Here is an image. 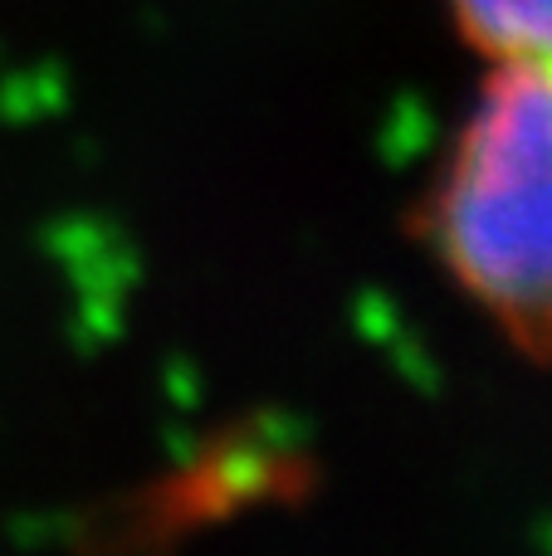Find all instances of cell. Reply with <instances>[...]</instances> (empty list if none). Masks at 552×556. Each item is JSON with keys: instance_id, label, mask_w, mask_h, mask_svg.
I'll return each mask as SVG.
<instances>
[{"instance_id": "obj_1", "label": "cell", "mask_w": 552, "mask_h": 556, "mask_svg": "<svg viewBox=\"0 0 552 556\" xmlns=\"http://www.w3.org/2000/svg\"><path fill=\"white\" fill-rule=\"evenodd\" d=\"M430 220L460 293L552 362V64H489Z\"/></svg>"}, {"instance_id": "obj_2", "label": "cell", "mask_w": 552, "mask_h": 556, "mask_svg": "<svg viewBox=\"0 0 552 556\" xmlns=\"http://www.w3.org/2000/svg\"><path fill=\"white\" fill-rule=\"evenodd\" d=\"M450 15L489 64H552V0H450Z\"/></svg>"}]
</instances>
